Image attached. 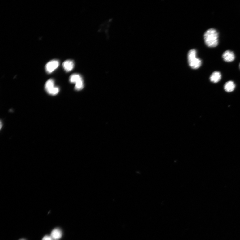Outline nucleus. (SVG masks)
<instances>
[{
	"label": "nucleus",
	"mask_w": 240,
	"mask_h": 240,
	"mask_svg": "<svg viewBox=\"0 0 240 240\" xmlns=\"http://www.w3.org/2000/svg\"><path fill=\"white\" fill-rule=\"evenodd\" d=\"M239 67H240V64Z\"/></svg>",
	"instance_id": "obj_15"
},
{
	"label": "nucleus",
	"mask_w": 240,
	"mask_h": 240,
	"mask_svg": "<svg viewBox=\"0 0 240 240\" xmlns=\"http://www.w3.org/2000/svg\"><path fill=\"white\" fill-rule=\"evenodd\" d=\"M197 51L195 49L189 51L188 54V60L190 66L193 69H198L202 64L200 59L197 58Z\"/></svg>",
	"instance_id": "obj_2"
},
{
	"label": "nucleus",
	"mask_w": 240,
	"mask_h": 240,
	"mask_svg": "<svg viewBox=\"0 0 240 240\" xmlns=\"http://www.w3.org/2000/svg\"><path fill=\"white\" fill-rule=\"evenodd\" d=\"M218 33L215 29L208 30L204 36L205 44L209 48H215L218 44Z\"/></svg>",
	"instance_id": "obj_1"
},
{
	"label": "nucleus",
	"mask_w": 240,
	"mask_h": 240,
	"mask_svg": "<svg viewBox=\"0 0 240 240\" xmlns=\"http://www.w3.org/2000/svg\"><path fill=\"white\" fill-rule=\"evenodd\" d=\"M24 240V239H20V240Z\"/></svg>",
	"instance_id": "obj_14"
},
{
	"label": "nucleus",
	"mask_w": 240,
	"mask_h": 240,
	"mask_svg": "<svg viewBox=\"0 0 240 240\" xmlns=\"http://www.w3.org/2000/svg\"><path fill=\"white\" fill-rule=\"evenodd\" d=\"M45 88L47 92L53 96L57 95L59 91V88L54 86V81L52 79H49L46 81Z\"/></svg>",
	"instance_id": "obj_3"
},
{
	"label": "nucleus",
	"mask_w": 240,
	"mask_h": 240,
	"mask_svg": "<svg viewBox=\"0 0 240 240\" xmlns=\"http://www.w3.org/2000/svg\"><path fill=\"white\" fill-rule=\"evenodd\" d=\"M235 86V84L233 81H230L225 83L224 86V89L226 92H230L234 91Z\"/></svg>",
	"instance_id": "obj_9"
},
{
	"label": "nucleus",
	"mask_w": 240,
	"mask_h": 240,
	"mask_svg": "<svg viewBox=\"0 0 240 240\" xmlns=\"http://www.w3.org/2000/svg\"><path fill=\"white\" fill-rule=\"evenodd\" d=\"M222 58L225 62H231L234 61L235 56L233 51L230 50H226L223 54Z\"/></svg>",
	"instance_id": "obj_5"
},
{
	"label": "nucleus",
	"mask_w": 240,
	"mask_h": 240,
	"mask_svg": "<svg viewBox=\"0 0 240 240\" xmlns=\"http://www.w3.org/2000/svg\"><path fill=\"white\" fill-rule=\"evenodd\" d=\"M221 73L218 71H215L210 76V79L212 82L217 83L221 80Z\"/></svg>",
	"instance_id": "obj_8"
},
{
	"label": "nucleus",
	"mask_w": 240,
	"mask_h": 240,
	"mask_svg": "<svg viewBox=\"0 0 240 240\" xmlns=\"http://www.w3.org/2000/svg\"><path fill=\"white\" fill-rule=\"evenodd\" d=\"M42 240H54L53 239L51 238L50 236L45 235L43 238H42Z\"/></svg>",
	"instance_id": "obj_12"
},
{
	"label": "nucleus",
	"mask_w": 240,
	"mask_h": 240,
	"mask_svg": "<svg viewBox=\"0 0 240 240\" xmlns=\"http://www.w3.org/2000/svg\"><path fill=\"white\" fill-rule=\"evenodd\" d=\"M59 65V62L57 60H53L46 64L45 70L49 74L53 72L56 70Z\"/></svg>",
	"instance_id": "obj_4"
},
{
	"label": "nucleus",
	"mask_w": 240,
	"mask_h": 240,
	"mask_svg": "<svg viewBox=\"0 0 240 240\" xmlns=\"http://www.w3.org/2000/svg\"><path fill=\"white\" fill-rule=\"evenodd\" d=\"M62 235V232L61 229L55 228L51 231L50 236L54 240H58L61 238Z\"/></svg>",
	"instance_id": "obj_7"
},
{
	"label": "nucleus",
	"mask_w": 240,
	"mask_h": 240,
	"mask_svg": "<svg viewBox=\"0 0 240 240\" xmlns=\"http://www.w3.org/2000/svg\"><path fill=\"white\" fill-rule=\"evenodd\" d=\"M62 66L66 72H70L73 69L75 64L74 62L71 60H68L63 62Z\"/></svg>",
	"instance_id": "obj_6"
},
{
	"label": "nucleus",
	"mask_w": 240,
	"mask_h": 240,
	"mask_svg": "<svg viewBox=\"0 0 240 240\" xmlns=\"http://www.w3.org/2000/svg\"><path fill=\"white\" fill-rule=\"evenodd\" d=\"M83 80L82 77L79 74H74L72 75L70 78V82L72 83H78Z\"/></svg>",
	"instance_id": "obj_10"
},
{
	"label": "nucleus",
	"mask_w": 240,
	"mask_h": 240,
	"mask_svg": "<svg viewBox=\"0 0 240 240\" xmlns=\"http://www.w3.org/2000/svg\"><path fill=\"white\" fill-rule=\"evenodd\" d=\"M84 87V83L83 80L81 81L80 82L76 83L75 85V89L76 91H80Z\"/></svg>",
	"instance_id": "obj_11"
},
{
	"label": "nucleus",
	"mask_w": 240,
	"mask_h": 240,
	"mask_svg": "<svg viewBox=\"0 0 240 240\" xmlns=\"http://www.w3.org/2000/svg\"><path fill=\"white\" fill-rule=\"evenodd\" d=\"M1 128H2V122H1Z\"/></svg>",
	"instance_id": "obj_13"
}]
</instances>
